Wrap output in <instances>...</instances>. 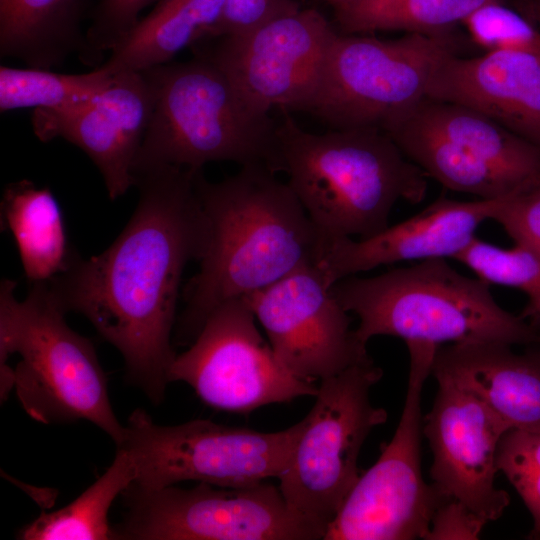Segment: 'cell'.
Here are the masks:
<instances>
[{
  "mask_svg": "<svg viewBox=\"0 0 540 540\" xmlns=\"http://www.w3.org/2000/svg\"><path fill=\"white\" fill-rule=\"evenodd\" d=\"M198 171L163 166L135 175L138 203L118 237L98 255L76 254L46 282L66 314L83 315L120 352L126 379L155 405L176 357L171 338L182 275L207 240Z\"/></svg>",
  "mask_w": 540,
  "mask_h": 540,
  "instance_id": "6da1fadb",
  "label": "cell"
},
{
  "mask_svg": "<svg viewBox=\"0 0 540 540\" xmlns=\"http://www.w3.org/2000/svg\"><path fill=\"white\" fill-rule=\"evenodd\" d=\"M196 190L207 224L199 270L183 290L177 337L193 341L221 304L278 282L321 259L325 240L287 182L263 164L219 182L202 170Z\"/></svg>",
  "mask_w": 540,
  "mask_h": 540,
  "instance_id": "7a4b0ae2",
  "label": "cell"
},
{
  "mask_svg": "<svg viewBox=\"0 0 540 540\" xmlns=\"http://www.w3.org/2000/svg\"><path fill=\"white\" fill-rule=\"evenodd\" d=\"M282 110L277 125L276 171L323 239H366L389 226L399 200L421 203L427 176L377 128L302 129Z\"/></svg>",
  "mask_w": 540,
  "mask_h": 540,
  "instance_id": "3957f363",
  "label": "cell"
},
{
  "mask_svg": "<svg viewBox=\"0 0 540 540\" xmlns=\"http://www.w3.org/2000/svg\"><path fill=\"white\" fill-rule=\"evenodd\" d=\"M331 291L354 313L358 340L393 336L406 346L438 349L446 343L495 341L509 345L538 340L521 316L503 309L490 284L466 276L447 259H429L372 277H346Z\"/></svg>",
  "mask_w": 540,
  "mask_h": 540,
  "instance_id": "277c9868",
  "label": "cell"
},
{
  "mask_svg": "<svg viewBox=\"0 0 540 540\" xmlns=\"http://www.w3.org/2000/svg\"><path fill=\"white\" fill-rule=\"evenodd\" d=\"M142 72L155 104L133 177L163 166L202 170L217 161L263 164L277 173L278 123L254 111L213 61L196 54Z\"/></svg>",
  "mask_w": 540,
  "mask_h": 540,
  "instance_id": "5b68a950",
  "label": "cell"
},
{
  "mask_svg": "<svg viewBox=\"0 0 540 540\" xmlns=\"http://www.w3.org/2000/svg\"><path fill=\"white\" fill-rule=\"evenodd\" d=\"M16 286L11 279L0 286V372L11 368V355L20 356L13 388L22 408L43 424L86 420L119 446L124 425L93 343L69 327L46 282L34 283L21 301Z\"/></svg>",
  "mask_w": 540,
  "mask_h": 540,
  "instance_id": "8992f818",
  "label": "cell"
},
{
  "mask_svg": "<svg viewBox=\"0 0 540 540\" xmlns=\"http://www.w3.org/2000/svg\"><path fill=\"white\" fill-rule=\"evenodd\" d=\"M452 52L451 35L379 39L337 30L304 111L331 129L387 132L427 98L437 67Z\"/></svg>",
  "mask_w": 540,
  "mask_h": 540,
  "instance_id": "52a82bcc",
  "label": "cell"
},
{
  "mask_svg": "<svg viewBox=\"0 0 540 540\" xmlns=\"http://www.w3.org/2000/svg\"><path fill=\"white\" fill-rule=\"evenodd\" d=\"M303 419L277 432L234 428L207 419L177 425L155 423L135 409L116 448L132 460L137 486L153 489L183 481L240 488L279 478L288 466Z\"/></svg>",
  "mask_w": 540,
  "mask_h": 540,
  "instance_id": "ba28073f",
  "label": "cell"
},
{
  "mask_svg": "<svg viewBox=\"0 0 540 540\" xmlns=\"http://www.w3.org/2000/svg\"><path fill=\"white\" fill-rule=\"evenodd\" d=\"M382 375L371 358L319 381L315 403L278 478L288 506L324 536L362 473L358 457L363 443L387 420V412L370 400V389Z\"/></svg>",
  "mask_w": 540,
  "mask_h": 540,
  "instance_id": "9c48e42d",
  "label": "cell"
},
{
  "mask_svg": "<svg viewBox=\"0 0 540 540\" xmlns=\"http://www.w3.org/2000/svg\"><path fill=\"white\" fill-rule=\"evenodd\" d=\"M116 540H319L324 532L295 513L278 486L143 488L121 494Z\"/></svg>",
  "mask_w": 540,
  "mask_h": 540,
  "instance_id": "30bf717a",
  "label": "cell"
},
{
  "mask_svg": "<svg viewBox=\"0 0 540 540\" xmlns=\"http://www.w3.org/2000/svg\"><path fill=\"white\" fill-rule=\"evenodd\" d=\"M408 352L407 393L395 433L381 445L378 460L361 473L324 540L425 539L436 509L447 498L421 472V395L436 352Z\"/></svg>",
  "mask_w": 540,
  "mask_h": 540,
  "instance_id": "8fae6325",
  "label": "cell"
},
{
  "mask_svg": "<svg viewBox=\"0 0 540 540\" xmlns=\"http://www.w3.org/2000/svg\"><path fill=\"white\" fill-rule=\"evenodd\" d=\"M169 379L188 384L214 409L245 415L318 392L280 362L243 298L224 302L208 316L188 350L176 355Z\"/></svg>",
  "mask_w": 540,
  "mask_h": 540,
  "instance_id": "7c38bea8",
  "label": "cell"
},
{
  "mask_svg": "<svg viewBox=\"0 0 540 540\" xmlns=\"http://www.w3.org/2000/svg\"><path fill=\"white\" fill-rule=\"evenodd\" d=\"M336 32L318 10L299 8L248 31L212 38L215 43L205 47H193L227 75L254 111H304Z\"/></svg>",
  "mask_w": 540,
  "mask_h": 540,
  "instance_id": "4fadbf2b",
  "label": "cell"
},
{
  "mask_svg": "<svg viewBox=\"0 0 540 540\" xmlns=\"http://www.w3.org/2000/svg\"><path fill=\"white\" fill-rule=\"evenodd\" d=\"M280 362L314 383L371 359L317 265L242 297Z\"/></svg>",
  "mask_w": 540,
  "mask_h": 540,
  "instance_id": "5bb4252c",
  "label": "cell"
},
{
  "mask_svg": "<svg viewBox=\"0 0 540 540\" xmlns=\"http://www.w3.org/2000/svg\"><path fill=\"white\" fill-rule=\"evenodd\" d=\"M155 104L148 77L141 72L113 75L90 99L61 109H33L34 134L42 142L63 138L81 149L100 172L109 198L134 186L133 166Z\"/></svg>",
  "mask_w": 540,
  "mask_h": 540,
  "instance_id": "9a60e30c",
  "label": "cell"
},
{
  "mask_svg": "<svg viewBox=\"0 0 540 540\" xmlns=\"http://www.w3.org/2000/svg\"><path fill=\"white\" fill-rule=\"evenodd\" d=\"M509 429L481 401L447 383H438L433 407L423 419L434 486L487 522L497 520L510 503L508 493L495 485L497 448Z\"/></svg>",
  "mask_w": 540,
  "mask_h": 540,
  "instance_id": "2e32d148",
  "label": "cell"
},
{
  "mask_svg": "<svg viewBox=\"0 0 540 540\" xmlns=\"http://www.w3.org/2000/svg\"><path fill=\"white\" fill-rule=\"evenodd\" d=\"M498 199L460 201L440 196L415 215L366 238L326 240L317 266L332 287L337 281L398 262L453 259L492 219Z\"/></svg>",
  "mask_w": 540,
  "mask_h": 540,
  "instance_id": "e0dca14e",
  "label": "cell"
},
{
  "mask_svg": "<svg viewBox=\"0 0 540 540\" xmlns=\"http://www.w3.org/2000/svg\"><path fill=\"white\" fill-rule=\"evenodd\" d=\"M427 97L479 110L540 148V54L452 52L437 67Z\"/></svg>",
  "mask_w": 540,
  "mask_h": 540,
  "instance_id": "ac0fdd59",
  "label": "cell"
},
{
  "mask_svg": "<svg viewBox=\"0 0 540 540\" xmlns=\"http://www.w3.org/2000/svg\"><path fill=\"white\" fill-rule=\"evenodd\" d=\"M511 347L495 341L440 346L431 374L481 401L510 429L540 428V356Z\"/></svg>",
  "mask_w": 540,
  "mask_h": 540,
  "instance_id": "d6986e66",
  "label": "cell"
},
{
  "mask_svg": "<svg viewBox=\"0 0 540 540\" xmlns=\"http://www.w3.org/2000/svg\"><path fill=\"white\" fill-rule=\"evenodd\" d=\"M225 0H157L153 9L113 46L102 67L111 75L166 64L181 50L205 39Z\"/></svg>",
  "mask_w": 540,
  "mask_h": 540,
  "instance_id": "ffe728a7",
  "label": "cell"
},
{
  "mask_svg": "<svg viewBox=\"0 0 540 540\" xmlns=\"http://www.w3.org/2000/svg\"><path fill=\"white\" fill-rule=\"evenodd\" d=\"M1 225L16 243L26 278L48 282L70 265V248L61 207L48 187L23 179L9 183L1 200Z\"/></svg>",
  "mask_w": 540,
  "mask_h": 540,
  "instance_id": "44dd1931",
  "label": "cell"
},
{
  "mask_svg": "<svg viewBox=\"0 0 540 540\" xmlns=\"http://www.w3.org/2000/svg\"><path fill=\"white\" fill-rule=\"evenodd\" d=\"M87 0H0V55L51 69L84 44Z\"/></svg>",
  "mask_w": 540,
  "mask_h": 540,
  "instance_id": "7402d4cb",
  "label": "cell"
},
{
  "mask_svg": "<svg viewBox=\"0 0 540 540\" xmlns=\"http://www.w3.org/2000/svg\"><path fill=\"white\" fill-rule=\"evenodd\" d=\"M406 117L504 171L518 183L540 172V148L472 107L425 98Z\"/></svg>",
  "mask_w": 540,
  "mask_h": 540,
  "instance_id": "603a6c76",
  "label": "cell"
},
{
  "mask_svg": "<svg viewBox=\"0 0 540 540\" xmlns=\"http://www.w3.org/2000/svg\"><path fill=\"white\" fill-rule=\"evenodd\" d=\"M427 177L478 199H499L521 183L409 117L386 132Z\"/></svg>",
  "mask_w": 540,
  "mask_h": 540,
  "instance_id": "cb8c5ba5",
  "label": "cell"
},
{
  "mask_svg": "<svg viewBox=\"0 0 540 540\" xmlns=\"http://www.w3.org/2000/svg\"><path fill=\"white\" fill-rule=\"evenodd\" d=\"M135 470L128 452L117 448L108 469L68 505L43 512L22 527L21 540H116L109 511L118 496L134 481Z\"/></svg>",
  "mask_w": 540,
  "mask_h": 540,
  "instance_id": "d4e9b609",
  "label": "cell"
},
{
  "mask_svg": "<svg viewBox=\"0 0 540 540\" xmlns=\"http://www.w3.org/2000/svg\"><path fill=\"white\" fill-rule=\"evenodd\" d=\"M490 0H349L334 8L339 32L371 34L401 31L451 35L466 17Z\"/></svg>",
  "mask_w": 540,
  "mask_h": 540,
  "instance_id": "484cf974",
  "label": "cell"
},
{
  "mask_svg": "<svg viewBox=\"0 0 540 540\" xmlns=\"http://www.w3.org/2000/svg\"><path fill=\"white\" fill-rule=\"evenodd\" d=\"M102 67L82 74H63L50 69L0 66V111L61 109L84 102L112 81Z\"/></svg>",
  "mask_w": 540,
  "mask_h": 540,
  "instance_id": "4316f807",
  "label": "cell"
},
{
  "mask_svg": "<svg viewBox=\"0 0 540 540\" xmlns=\"http://www.w3.org/2000/svg\"><path fill=\"white\" fill-rule=\"evenodd\" d=\"M454 260L487 283L511 287L528 297L521 317L540 320V256L515 244L502 248L477 236Z\"/></svg>",
  "mask_w": 540,
  "mask_h": 540,
  "instance_id": "83f0119b",
  "label": "cell"
},
{
  "mask_svg": "<svg viewBox=\"0 0 540 540\" xmlns=\"http://www.w3.org/2000/svg\"><path fill=\"white\" fill-rule=\"evenodd\" d=\"M496 464L532 516L531 535L540 536V428L505 432L497 448Z\"/></svg>",
  "mask_w": 540,
  "mask_h": 540,
  "instance_id": "f1b7e54d",
  "label": "cell"
},
{
  "mask_svg": "<svg viewBox=\"0 0 540 540\" xmlns=\"http://www.w3.org/2000/svg\"><path fill=\"white\" fill-rule=\"evenodd\" d=\"M157 0H100L84 36L81 61L93 68L103 64L106 52L136 24L140 12Z\"/></svg>",
  "mask_w": 540,
  "mask_h": 540,
  "instance_id": "f546056e",
  "label": "cell"
},
{
  "mask_svg": "<svg viewBox=\"0 0 540 540\" xmlns=\"http://www.w3.org/2000/svg\"><path fill=\"white\" fill-rule=\"evenodd\" d=\"M515 244L540 256V172L499 198L492 219Z\"/></svg>",
  "mask_w": 540,
  "mask_h": 540,
  "instance_id": "4dcf8cb0",
  "label": "cell"
},
{
  "mask_svg": "<svg viewBox=\"0 0 540 540\" xmlns=\"http://www.w3.org/2000/svg\"><path fill=\"white\" fill-rule=\"evenodd\" d=\"M487 523L462 502L445 498L432 517L425 539L475 540Z\"/></svg>",
  "mask_w": 540,
  "mask_h": 540,
  "instance_id": "1f68e13d",
  "label": "cell"
},
{
  "mask_svg": "<svg viewBox=\"0 0 540 540\" xmlns=\"http://www.w3.org/2000/svg\"><path fill=\"white\" fill-rule=\"evenodd\" d=\"M512 5L540 28V0H514Z\"/></svg>",
  "mask_w": 540,
  "mask_h": 540,
  "instance_id": "d6a6232c",
  "label": "cell"
},
{
  "mask_svg": "<svg viewBox=\"0 0 540 540\" xmlns=\"http://www.w3.org/2000/svg\"><path fill=\"white\" fill-rule=\"evenodd\" d=\"M327 1L330 5H332L333 8L349 1V0H325Z\"/></svg>",
  "mask_w": 540,
  "mask_h": 540,
  "instance_id": "836d02e7",
  "label": "cell"
}]
</instances>
